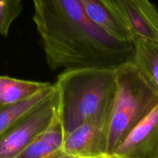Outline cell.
I'll return each instance as SVG.
<instances>
[{
	"label": "cell",
	"instance_id": "obj_4",
	"mask_svg": "<svg viewBox=\"0 0 158 158\" xmlns=\"http://www.w3.org/2000/svg\"><path fill=\"white\" fill-rule=\"evenodd\" d=\"M55 85V84H54ZM58 97L53 91L0 135V158H15L52 123Z\"/></svg>",
	"mask_w": 158,
	"mask_h": 158
},
{
	"label": "cell",
	"instance_id": "obj_13",
	"mask_svg": "<svg viewBox=\"0 0 158 158\" xmlns=\"http://www.w3.org/2000/svg\"><path fill=\"white\" fill-rule=\"evenodd\" d=\"M23 9V0H0V35L8 36L12 23Z\"/></svg>",
	"mask_w": 158,
	"mask_h": 158
},
{
	"label": "cell",
	"instance_id": "obj_11",
	"mask_svg": "<svg viewBox=\"0 0 158 158\" xmlns=\"http://www.w3.org/2000/svg\"><path fill=\"white\" fill-rule=\"evenodd\" d=\"M133 46L131 61L158 95V46L141 39L134 40Z\"/></svg>",
	"mask_w": 158,
	"mask_h": 158
},
{
	"label": "cell",
	"instance_id": "obj_9",
	"mask_svg": "<svg viewBox=\"0 0 158 158\" xmlns=\"http://www.w3.org/2000/svg\"><path fill=\"white\" fill-rule=\"evenodd\" d=\"M52 84L0 76V108L30 98Z\"/></svg>",
	"mask_w": 158,
	"mask_h": 158
},
{
	"label": "cell",
	"instance_id": "obj_6",
	"mask_svg": "<svg viewBox=\"0 0 158 158\" xmlns=\"http://www.w3.org/2000/svg\"><path fill=\"white\" fill-rule=\"evenodd\" d=\"M132 44L141 39L158 46V10L150 0H115Z\"/></svg>",
	"mask_w": 158,
	"mask_h": 158
},
{
	"label": "cell",
	"instance_id": "obj_7",
	"mask_svg": "<svg viewBox=\"0 0 158 158\" xmlns=\"http://www.w3.org/2000/svg\"><path fill=\"white\" fill-rule=\"evenodd\" d=\"M108 129L87 122L66 135L62 150L79 158H108Z\"/></svg>",
	"mask_w": 158,
	"mask_h": 158
},
{
	"label": "cell",
	"instance_id": "obj_5",
	"mask_svg": "<svg viewBox=\"0 0 158 158\" xmlns=\"http://www.w3.org/2000/svg\"><path fill=\"white\" fill-rule=\"evenodd\" d=\"M110 158H158V103Z\"/></svg>",
	"mask_w": 158,
	"mask_h": 158
},
{
	"label": "cell",
	"instance_id": "obj_12",
	"mask_svg": "<svg viewBox=\"0 0 158 158\" xmlns=\"http://www.w3.org/2000/svg\"><path fill=\"white\" fill-rule=\"evenodd\" d=\"M55 85L52 83L49 87L40 91L33 97L21 102L0 108V135L12 126L17 120L36 106L53 91Z\"/></svg>",
	"mask_w": 158,
	"mask_h": 158
},
{
	"label": "cell",
	"instance_id": "obj_2",
	"mask_svg": "<svg viewBox=\"0 0 158 158\" xmlns=\"http://www.w3.org/2000/svg\"><path fill=\"white\" fill-rule=\"evenodd\" d=\"M54 84L58 97L57 117L64 137L87 122L108 129L116 92L115 68L64 69Z\"/></svg>",
	"mask_w": 158,
	"mask_h": 158
},
{
	"label": "cell",
	"instance_id": "obj_1",
	"mask_svg": "<svg viewBox=\"0 0 158 158\" xmlns=\"http://www.w3.org/2000/svg\"><path fill=\"white\" fill-rule=\"evenodd\" d=\"M32 2V19L52 70L115 68L131 60L132 43L117 40L100 29L86 15L80 0Z\"/></svg>",
	"mask_w": 158,
	"mask_h": 158
},
{
	"label": "cell",
	"instance_id": "obj_3",
	"mask_svg": "<svg viewBox=\"0 0 158 158\" xmlns=\"http://www.w3.org/2000/svg\"><path fill=\"white\" fill-rule=\"evenodd\" d=\"M115 73L116 92L108 127V158L158 103V95L131 60L115 67Z\"/></svg>",
	"mask_w": 158,
	"mask_h": 158
},
{
	"label": "cell",
	"instance_id": "obj_10",
	"mask_svg": "<svg viewBox=\"0 0 158 158\" xmlns=\"http://www.w3.org/2000/svg\"><path fill=\"white\" fill-rule=\"evenodd\" d=\"M64 132L56 116L52 124L15 158H46L62 149Z\"/></svg>",
	"mask_w": 158,
	"mask_h": 158
},
{
	"label": "cell",
	"instance_id": "obj_8",
	"mask_svg": "<svg viewBox=\"0 0 158 158\" xmlns=\"http://www.w3.org/2000/svg\"><path fill=\"white\" fill-rule=\"evenodd\" d=\"M89 19L114 38L132 43L131 35L115 0H80Z\"/></svg>",
	"mask_w": 158,
	"mask_h": 158
}]
</instances>
